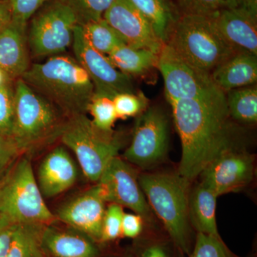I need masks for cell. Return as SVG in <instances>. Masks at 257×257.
Masks as SVG:
<instances>
[{
  "mask_svg": "<svg viewBox=\"0 0 257 257\" xmlns=\"http://www.w3.org/2000/svg\"><path fill=\"white\" fill-rule=\"evenodd\" d=\"M182 143L179 175L192 182L221 153L236 147L226 103L169 101Z\"/></svg>",
  "mask_w": 257,
  "mask_h": 257,
  "instance_id": "6da1fadb",
  "label": "cell"
},
{
  "mask_svg": "<svg viewBox=\"0 0 257 257\" xmlns=\"http://www.w3.org/2000/svg\"><path fill=\"white\" fill-rule=\"evenodd\" d=\"M21 79L67 119L87 114L94 84L74 57L57 55L43 63L32 64Z\"/></svg>",
  "mask_w": 257,
  "mask_h": 257,
  "instance_id": "7a4b0ae2",
  "label": "cell"
},
{
  "mask_svg": "<svg viewBox=\"0 0 257 257\" xmlns=\"http://www.w3.org/2000/svg\"><path fill=\"white\" fill-rule=\"evenodd\" d=\"M138 179L150 208L162 221L166 233L189 256L196 238L189 216L191 182L178 173H143Z\"/></svg>",
  "mask_w": 257,
  "mask_h": 257,
  "instance_id": "3957f363",
  "label": "cell"
},
{
  "mask_svg": "<svg viewBox=\"0 0 257 257\" xmlns=\"http://www.w3.org/2000/svg\"><path fill=\"white\" fill-rule=\"evenodd\" d=\"M67 118L21 78L15 84L11 138L23 155L31 157L60 138Z\"/></svg>",
  "mask_w": 257,
  "mask_h": 257,
  "instance_id": "277c9868",
  "label": "cell"
},
{
  "mask_svg": "<svg viewBox=\"0 0 257 257\" xmlns=\"http://www.w3.org/2000/svg\"><path fill=\"white\" fill-rule=\"evenodd\" d=\"M165 45L186 62L211 74L234 54L216 28L212 16L179 15Z\"/></svg>",
  "mask_w": 257,
  "mask_h": 257,
  "instance_id": "5b68a950",
  "label": "cell"
},
{
  "mask_svg": "<svg viewBox=\"0 0 257 257\" xmlns=\"http://www.w3.org/2000/svg\"><path fill=\"white\" fill-rule=\"evenodd\" d=\"M0 216L16 224L47 225L57 220L45 202L27 155L20 157L0 184Z\"/></svg>",
  "mask_w": 257,
  "mask_h": 257,
  "instance_id": "8992f818",
  "label": "cell"
},
{
  "mask_svg": "<svg viewBox=\"0 0 257 257\" xmlns=\"http://www.w3.org/2000/svg\"><path fill=\"white\" fill-rule=\"evenodd\" d=\"M60 140L74 152L86 178L94 184L121 147L119 138L96 127L87 114L67 119Z\"/></svg>",
  "mask_w": 257,
  "mask_h": 257,
  "instance_id": "52a82bcc",
  "label": "cell"
},
{
  "mask_svg": "<svg viewBox=\"0 0 257 257\" xmlns=\"http://www.w3.org/2000/svg\"><path fill=\"white\" fill-rule=\"evenodd\" d=\"M157 67L165 82L167 100L191 99L226 103V95L213 82L211 74L191 65L164 45Z\"/></svg>",
  "mask_w": 257,
  "mask_h": 257,
  "instance_id": "ba28073f",
  "label": "cell"
},
{
  "mask_svg": "<svg viewBox=\"0 0 257 257\" xmlns=\"http://www.w3.org/2000/svg\"><path fill=\"white\" fill-rule=\"evenodd\" d=\"M78 25L68 7L53 0L32 17L27 42L34 57L57 56L64 53L73 42L74 32Z\"/></svg>",
  "mask_w": 257,
  "mask_h": 257,
  "instance_id": "9c48e42d",
  "label": "cell"
},
{
  "mask_svg": "<svg viewBox=\"0 0 257 257\" xmlns=\"http://www.w3.org/2000/svg\"><path fill=\"white\" fill-rule=\"evenodd\" d=\"M169 121L157 106L147 108L139 115L133 140L123 159L130 165L149 170L162 163L168 151Z\"/></svg>",
  "mask_w": 257,
  "mask_h": 257,
  "instance_id": "30bf717a",
  "label": "cell"
},
{
  "mask_svg": "<svg viewBox=\"0 0 257 257\" xmlns=\"http://www.w3.org/2000/svg\"><path fill=\"white\" fill-rule=\"evenodd\" d=\"M133 165L119 156L109 162L96 184L106 202L131 209L143 218L150 229H157L155 216L140 187Z\"/></svg>",
  "mask_w": 257,
  "mask_h": 257,
  "instance_id": "8fae6325",
  "label": "cell"
},
{
  "mask_svg": "<svg viewBox=\"0 0 257 257\" xmlns=\"http://www.w3.org/2000/svg\"><path fill=\"white\" fill-rule=\"evenodd\" d=\"M254 175V157L237 146L226 150L202 170L200 183L217 197L245 188Z\"/></svg>",
  "mask_w": 257,
  "mask_h": 257,
  "instance_id": "7c38bea8",
  "label": "cell"
},
{
  "mask_svg": "<svg viewBox=\"0 0 257 257\" xmlns=\"http://www.w3.org/2000/svg\"><path fill=\"white\" fill-rule=\"evenodd\" d=\"M72 47L74 58L90 77L95 94L113 98L120 93H135L131 77L116 69L107 56L92 48L79 25L74 29Z\"/></svg>",
  "mask_w": 257,
  "mask_h": 257,
  "instance_id": "4fadbf2b",
  "label": "cell"
},
{
  "mask_svg": "<svg viewBox=\"0 0 257 257\" xmlns=\"http://www.w3.org/2000/svg\"><path fill=\"white\" fill-rule=\"evenodd\" d=\"M103 19L128 47L160 54L165 45L146 18L128 0H114Z\"/></svg>",
  "mask_w": 257,
  "mask_h": 257,
  "instance_id": "5bb4252c",
  "label": "cell"
},
{
  "mask_svg": "<svg viewBox=\"0 0 257 257\" xmlns=\"http://www.w3.org/2000/svg\"><path fill=\"white\" fill-rule=\"evenodd\" d=\"M106 203L99 186L94 184L64 203L55 216L57 221L85 233L99 243Z\"/></svg>",
  "mask_w": 257,
  "mask_h": 257,
  "instance_id": "9a60e30c",
  "label": "cell"
},
{
  "mask_svg": "<svg viewBox=\"0 0 257 257\" xmlns=\"http://www.w3.org/2000/svg\"><path fill=\"white\" fill-rule=\"evenodd\" d=\"M45 225L41 246L45 257H101L100 244L90 236L71 226Z\"/></svg>",
  "mask_w": 257,
  "mask_h": 257,
  "instance_id": "2e32d148",
  "label": "cell"
},
{
  "mask_svg": "<svg viewBox=\"0 0 257 257\" xmlns=\"http://www.w3.org/2000/svg\"><path fill=\"white\" fill-rule=\"evenodd\" d=\"M77 166L64 147H57L44 157L37 182L44 198H53L73 187L78 178Z\"/></svg>",
  "mask_w": 257,
  "mask_h": 257,
  "instance_id": "e0dca14e",
  "label": "cell"
},
{
  "mask_svg": "<svg viewBox=\"0 0 257 257\" xmlns=\"http://www.w3.org/2000/svg\"><path fill=\"white\" fill-rule=\"evenodd\" d=\"M211 16L221 36L235 52L257 55V18L240 7Z\"/></svg>",
  "mask_w": 257,
  "mask_h": 257,
  "instance_id": "ac0fdd59",
  "label": "cell"
},
{
  "mask_svg": "<svg viewBox=\"0 0 257 257\" xmlns=\"http://www.w3.org/2000/svg\"><path fill=\"white\" fill-rule=\"evenodd\" d=\"M30 67L27 27L12 21L0 30V70L16 81Z\"/></svg>",
  "mask_w": 257,
  "mask_h": 257,
  "instance_id": "d6986e66",
  "label": "cell"
},
{
  "mask_svg": "<svg viewBox=\"0 0 257 257\" xmlns=\"http://www.w3.org/2000/svg\"><path fill=\"white\" fill-rule=\"evenodd\" d=\"M216 87L224 93L256 84L257 55L236 52L211 72Z\"/></svg>",
  "mask_w": 257,
  "mask_h": 257,
  "instance_id": "ffe728a7",
  "label": "cell"
},
{
  "mask_svg": "<svg viewBox=\"0 0 257 257\" xmlns=\"http://www.w3.org/2000/svg\"><path fill=\"white\" fill-rule=\"evenodd\" d=\"M217 196L199 183L190 190L189 198V221L197 233L221 237L216 219Z\"/></svg>",
  "mask_w": 257,
  "mask_h": 257,
  "instance_id": "44dd1931",
  "label": "cell"
},
{
  "mask_svg": "<svg viewBox=\"0 0 257 257\" xmlns=\"http://www.w3.org/2000/svg\"><path fill=\"white\" fill-rule=\"evenodd\" d=\"M159 55L146 49H135L126 45L116 47L107 55L113 65L126 75L140 76L157 67Z\"/></svg>",
  "mask_w": 257,
  "mask_h": 257,
  "instance_id": "7402d4cb",
  "label": "cell"
},
{
  "mask_svg": "<svg viewBox=\"0 0 257 257\" xmlns=\"http://www.w3.org/2000/svg\"><path fill=\"white\" fill-rule=\"evenodd\" d=\"M128 1L146 18L157 36L165 44L171 28L179 16L176 15L177 11L172 2L170 0Z\"/></svg>",
  "mask_w": 257,
  "mask_h": 257,
  "instance_id": "603a6c76",
  "label": "cell"
},
{
  "mask_svg": "<svg viewBox=\"0 0 257 257\" xmlns=\"http://www.w3.org/2000/svg\"><path fill=\"white\" fill-rule=\"evenodd\" d=\"M229 117L242 124L257 121V87L256 84L238 88L225 93Z\"/></svg>",
  "mask_w": 257,
  "mask_h": 257,
  "instance_id": "cb8c5ba5",
  "label": "cell"
},
{
  "mask_svg": "<svg viewBox=\"0 0 257 257\" xmlns=\"http://www.w3.org/2000/svg\"><path fill=\"white\" fill-rule=\"evenodd\" d=\"M135 257H185L186 254L169 237L157 232V229H147L135 239L130 248Z\"/></svg>",
  "mask_w": 257,
  "mask_h": 257,
  "instance_id": "d4e9b609",
  "label": "cell"
},
{
  "mask_svg": "<svg viewBox=\"0 0 257 257\" xmlns=\"http://www.w3.org/2000/svg\"><path fill=\"white\" fill-rule=\"evenodd\" d=\"M45 225L17 224L6 257H45L41 246V235Z\"/></svg>",
  "mask_w": 257,
  "mask_h": 257,
  "instance_id": "484cf974",
  "label": "cell"
},
{
  "mask_svg": "<svg viewBox=\"0 0 257 257\" xmlns=\"http://www.w3.org/2000/svg\"><path fill=\"white\" fill-rule=\"evenodd\" d=\"M79 26L83 36L89 45L103 55L107 56L116 47L125 45L119 35L103 18Z\"/></svg>",
  "mask_w": 257,
  "mask_h": 257,
  "instance_id": "4316f807",
  "label": "cell"
},
{
  "mask_svg": "<svg viewBox=\"0 0 257 257\" xmlns=\"http://www.w3.org/2000/svg\"><path fill=\"white\" fill-rule=\"evenodd\" d=\"M179 15L211 16L222 10L232 9L242 0H170Z\"/></svg>",
  "mask_w": 257,
  "mask_h": 257,
  "instance_id": "83f0119b",
  "label": "cell"
},
{
  "mask_svg": "<svg viewBox=\"0 0 257 257\" xmlns=\"http://www.w3.org/2000/svg\"><path fill=\"white\" fill-rule=\"evenodd\" d=\"M87 113L92 116L91 120L96 127L105 133H113L112 128L118 117L112 98L94 93Z\"/></svg>",
  "mask_w": 257,
  "mask_h": 257,
  "instance_id": "f1b7e54d",
  "label": "cell"
},
{
  "mask_svg": "<svg viewBox=\"0 0 257 257\" xmlns=\"http://www.w3.org/2000/svg\"><path fill=\"white\" fill-rule=\"evenodd\" d=\"M73 12L78 25L103 18L114 0H59Z\"/></svg>",
  "mask_w": 257,
  "mask_h": 257,
  "instance_id": "f546056e",
  "label": "cell"
},
{
  "mask_svg": "<svg viewBox=\"0 0 257 257\" xmlns=\"http://www.w3.org/2000/svg\"><path fill=\"white\" fill-rule=\"evenodd\" d=\"M189 257H240L228 248L221 237L197 233Z\"/></svg>",
  "mask_w": 257,
  "mask_h": 257,
  "instance_id": "4dcf8cb0",
  "label": "cell"
},
{
  "mask_svg": "<svg viewBox=\"0 0 257 257\" xmlns=\"http://www.w3.org/2000/svg\"><path fill=\"white\" fill-rule=\"evenodd\" d=\"M124 214L123 207L119 204L110 203L106 207L101 226L100 244L113 242L122 236L121 222Z\"/></svg>",
  "mask_w": 257,
  "mask_h": 257,
  "instance_id": "1f68e13d",
  "label": "cell"
},
{
  "mask_svg": "<svg viewBox=\"0 0 257 257\" xmlns=\"http://www.w3.org/2000/svg\"><path fill=\"white\" fill-rule=\"evenodd\" d=\"M15 107V84L8 81L0 86V134L11 138Z\"/></svg>",
  "mask_w": 257,
  "mask_h": 257,
  "instance_id": "d6a6232c",
  "label": "cell"
},
{
  "mask_svg": "<svg viewBox=\"0 0 257 257\" xmlns=\"http://www.w3.org/2000/svg\"><path fill=\"white\" fill-rule=\"evenodd\" d=\"M112 100L118 119L139 116L147 109V99L143 94L120 93Z\"/></svg>",
  "mask_w": 257,
  "mask_h": 257,
  "instance_id": "836d02e7",
  "label": "cell"
},
{
  "mask_svg": "<svg viewBox=\"0 0 257 257\" xmlns=\"http://www.w3.org/2000/svg\"><path fill=\"white\" fill-rule=\"evenodd\" d=\"M22 155L23 154L19 150L13 139L0 134V184Z\"/></svg>",
  "mask_w": 257,
  "mask_h": 257,
  "instance_id": "e575fe53",
  "label": "cell"
},
{
  "mask_svg": "<svg viewBox=\"0 0 257 257\" xmlns=\"http://www.w3.org/2000/svg\"><path fill=\"white\" fill-rule=\"evenodd\" d=\"M11 8L12 21L27 27L29 20L43 5L51 0H8Z\"/></svg>",
  "mask_w": 257,
  "mask_h": 257,
  "instance_id": "d590c367",
  "label": "cell"
},
{
  "mask_svg": "<svg viewBox=\"0 0 257 257\" xmlns=\"http://www.w3.org/2000/svg\"><path fill=\"white\" fill-rule=\"evenodd\" d=\"M146 223L141 216L134 213H125L121 222V234L124 237L136 239L141 236L147 229Z\"/></svg>",
  "mask_w": 257,
  "mask_h": 257,
  "instance_id": "8d00e7d4",
  "label": "cell"
},
{
  "mask_svg": "<svg viewBox=\"0 0 257 257\" xmlns=\"http://www.w3.org/2000/svg\"><path fill=\"white\" fill-rule=\"evenodd\" d=\"M17 224L3 217L0 221V257H6L13 241Z\"/></svg>",
  "mask_w": 257,
  "mask_h": 257,
  "instance_id": "74e56055",
  "label": "cell"
},
{
  "mask_svg": "<svg viewBox=\"0 0 257 257\" xmlns=\"http://www.w3.org/2000/svg\"><path fill=\"white\" fill-rule=\"evenodd\" d=\"M12 22L11 8L8 0H0V30Z\"/></svg>",
  "mask_w": 257,
  "mask_h": 257,
  "instance_id": "f35d334b",
  "label": "cell"
},
{
  "mask_svg": "<svg viewBox=\"0 0 257 257\" xmlns=\"http://www.w3.org/2000/svg\"><path fill=\"white\" fill-rule=\"evenodd\" d=\"M239 7L257 18V0H242Z\"/></svg>",
  "mask_w": 257,
  "mask_h": 257,
  "instance_id": "ab89813d",
  "label": "cell"
},
{
  "mask_svg": "<svg viewBox=\"0 0 257 257\" xmlns=\"http://www.w3.org/2000/svg\"><path fill=\"white\" fill-rule=\"evenodd\" d=\"M101 257H135L133 253L132 252L131 249L128 251H123V252L112 253V254L108 255V256Z\"/></svg>",
  "mask_w": 257,
  "mask_h": 257,
  "instance_id": "60d3db41",
  "label": "cell"
},
{
  "mask_svg": "<svg viewBox=\"0 0 257 257\" xmlns=\"http://www.w3.org/2000/svg\"><path fill=\"white\" fill-rule=\"evenodd\" d=\"M8 81L11 80L7 77L6 74H5L3 71L0 70V86L3 85V84H5V82H8Z\"/></svg>",
  "mask_w": 257,
  "mask_h": 257,
  "instance_id": "b9f144b4",
  "label": "cell"
},
{
  "mask_svg": "<svg viewBox=\"0 0 257 257\" xmlns=\"http://www.w3.org/2000/svg\"><path fill=\"white\" fill-rule=\"evenodd\" d=\"M3 219V217H2V216H0V221H1L2 219Z\"/></svg>",
  "mask_w": 257,
  "mask_h": 257,
  "instance_id": "7bdbcfd3",
  "label": "cell"
}]
</instances>
